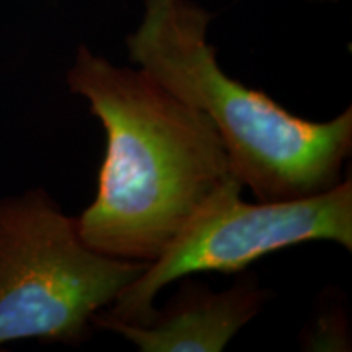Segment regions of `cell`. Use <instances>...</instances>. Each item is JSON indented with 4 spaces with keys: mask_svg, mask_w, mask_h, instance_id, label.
Listing matches in <instances>:
<instances>
[{
    "mask_svg": "<svg viewBox=\"0 0 352 352\" xmlns=\"http://www.w3.org/2000/svg\"><path fill=\"white\" fill-rule=\"evenodd\" d=\"M74 95L107 132L96 196L78 235L109 258L152 263L233 175L209 118L142 69L120 67L80 46L67 72Z\"/></svg>",
    "mask_w": 352,
    "mask_h": 352,
    "instance_id": "1",
    "label": "cell"
},
{
    "mask_svg": "<svg viewBox=\"0 0 352 352\" xmlns=\"http://www.w3.org/2000/svg\"><path fill=\"white\" fill-rule=\"evenodd\" d=\"M324 2H334V0H324Z\"/></svg>",
    "mask_w": 352,
    "mask_h": 352,
    "instance_id": "7",
    "label": "cell"
},
{
    "mask_svg": "<svg viewBox=\"0 0 352 352\" xmlns=\"http://www.w3.org/2000/svg\"><path fill=\"white\" fill-rule=\"evenodd\" d=\"M148 263L88 248L44 189L0 199V346L19 340L78 344L94 318Z\"/></svg>",
    "mask_w": 352,
    "mask_h": 352,
    "instance_id": "3",
    "label": "cell"
},
{
    "mask_svg": "<svg viewBox=\"0 0 352 352\" xmlns=\"http://www.w3.org/2000/svg\"><path fill=\"white\" fill-rule=\"evenodd\" d=\"M210 15L191 0H145L127 36L132 63L209 118L232 173L258 201H289L341 182L352 151L351 107L329 121H308L220 67L208 39Z\"/></svg>",
    "mask_w": 352,
    "mask_h": 352,
    "instance_id": "2",
    "label": "cell"
},
{
    "mask_svg": "<svg viewBox=\"0 0 352 352\" xmlns=\"http://www.w3.org/2000/svg\"><path fill=\"white\" fill-rule=\"evenodd\" d=\"M243 188L235 175L220 184L103 315L148 324L157 314L155 298L168 284L199 272H241L259 258L289 246L324 240L352 252L351 178L311 196L254 204L241 199Z\"/></svg>",
    "mask_w": 352,
    "mask_h": 352,
    "instance_id": "4",
    "label": "cell"
},
{
    "mask_svg": "<svg viewBox=\"0 0 352 352\" xmlns=\"http://www.w3.org/2000/svg\"><path fill=\"white\" fill-rule=\"evenodd\" d=\"M176 296L157 310L148 324H131L96 314L94 327L121 334L140 352H219L256 316L267 302V290L254 274L230 289L214 292L206 284L183 277Z\"/></svg>",
    "mask_w": 352,
    "mask_h": 352,
    "instance_id": "5",
    "label": "cell"
},
{
    "mask_svg": "<svg viewBox=\"0 0 352 352\" xmlns=\"http://www.w3.org/2000/svg\"><path fill=\"white\" fill-rule=\"evenodd\" d=\"M305 349L308 351H344L349 349L346 340L347 328L342 311H329L316 320L315 328L307 334Z\"/></svg>",
    "mask_w": 352,
    "mask_h": 352,
    "instance_id": "6",
    "label": "cell"
}]
</instances>
